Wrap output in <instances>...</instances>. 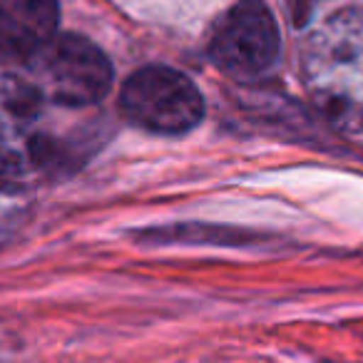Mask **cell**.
<instances>
[{
	"instance_id": "obj_5",
	"label": "cell",
	"mask_w": 363,
	"mask_h": 363,
	"mask_svg": "<svg viewBox=\"0 0 363 363\" xmlns=\"http://www.w3.org/2000/svg\"><path fill=\"white\" fill-rule=\"evenodd\" d=\"M57 0H0V38L6 60L30 62L57 38Z\"/></svg>"
},
{
	"instance_id": "obj_1",
	"label": "cell",
	"mask_w": 363,
	"mask_h": 363,
	"mask_svg": "<svg viewBox=\"0 0 363 363\" xmlns=\"http://www.w3.org/2000/svg\"><path fill=\"white\" fill-rule=\"evenodd\" d=\"M301 77L323 120L363 132V8L333 13L308 35Z\"/></svg>"
},
{
	"instance_id": "obj_2",
	"label": "cell",
	"mask_w": 363,
	"mask_h": 363,
	"mask_svg": "<svg viewBox=\"0 0 363 363\" xmlns=\"http://www.w3.org/2000/svg\"><path fill=\"white\" fill-rule=\"evenodd\" d=\"M120 110L132 125L152 135L192 132L204 117V97L187 75L164 65L132 72L120 92Z\"/></svg>"
},
{
	"instance_id": "obj_3",
	"label": "cell",
	"mask_w": 363,
	"mask_h": 363,
	"mask_svg": "<svg viewBox=\"0 0 363 363\" xmlns=\"http://www.w3.org/2000/svg\"><path fill=\"white\" fill-rule=\"evenodd\" d=\"M28 67L43 95L62 107H87L100 102L112 87V65L92 40L62 33L45 45Z\"/></svg>"
},
{
	"instance_id": "obj_4",
	"label": "cell",
	"mask_w": 363,
	"mask_h": 363,
	"mask_svg": "<svg viewBox=\"0 0 363 363\" xmlns=\"http://www.w3.org/2000/svg\"><path fill=\"white\" fill-rule=\"evenodd\" d=\"M209 60L237 80H254L272 72L281 55V33L264 0L232 6L209 35Z\"/></svg>"
}]
</instances>
